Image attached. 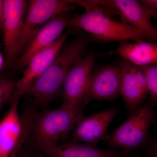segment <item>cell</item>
I'll list each match as a JSON object with an SVG mask.
<instances>
[{
	"label": "cell",
	"mask_w": 157,
	"mask_h": 157,
	"mask_svg": "<svg viewBox=\"0 0 157 157\" xmlns=\"http://www.w3.org/2000/svg\"><path fill=\"white\" fill-rule=\"evenodd\" d=\"M71 4L84 7L85 12L70 18L68 25L79 28L89 33L93 38L101 42L135 41L146 39L138 29L126 22L110 18L99 6L86 1H69Z\"/></svg>",
	"instance_id": "2"
},
{
	"label": "cell",
	"mask_w": 157,
	"mask_h": 157,
	"mask_svg": "<svg viewBox=\"0 0 157 157\" xmlns=\"http://www.w3.org/2000/svg\"><path fill=\"white\" fill-rule=\"evenodd\" d=\"M16 157H29L28 154L25 150L21 149Z\"/></svg>",
	"instance_id": "21"
},
{
	"label": "cell",
	"mask_w": 157,
	"mask_h": 157,
	"mask_svg": "<svg viewBox=\"0 0 157 157\" xmlns=\"http://www.w3.org/2000/svg\"><path fill=\"white\" fill-rule=\"evenodd\" d=\"M4 18V1L0 0V31L3 30Z\"/></svg>",
	"instance_id": "20"
},
{
	"label": "cell",
	"mask_w": 157,
	"mask_h": 157,
	"mask_svg": "<svg viewBox=\"0 0 157 157\" xmlns=\"http://www.w3.org/2000/svg\"><path fill=\"white\" fill-rule=\"evenodd\" d=\"M156 104L151 99L141 104L104 140L113 148H120L129 154L139 148L144 149L145 151L156 150V141L149 135L155 121L154 107Z\"/></svg>",
	"instance_id": "3"
},
{
	"label": "cell",
	"mask_w": 157,
	"mask_h": 157,
	"mask_svg": "<svg viewBox=\"0 0 157 157\" xmlns=\"http://www.w3.org/2000/svg\"><path fill=\"white\" fill-rule=\"evenodd\" d=\"M118 54L123 58L137 66L157 64V45L138 40L134 43L122 42L116 50L106 55Z\"/></svg>",
	"instance_id": "16"
},
{
	"label": "cell",
	"mask_w": 157,
	"mask_h": 157,
	"mask_svg": "<svg viewBox=\"0 0 157 157\" xmlns=\"http://www.w3.org/2000/svg\"><path fill=\"white\" fill-rule=\"evenodd\" d=\"M87 2L98 6L116 9L127 23L138 29L146 39L156 40V29L151 18L156 17V13L147 8L140 1L135 0H90Z\"/></svg>",
	"instance_id": "9"
},
{
	"label": "cell",
	"mask_w": 157,
	"mask_h": 157,
	"mask_svg": "<svg viewBox=\"0 0 157 157\" xmlns=\"http://www.w3.org/2000/svg\"><path fill=\"white\" fill-rule=\"evenodd\" d=\"M41 157H129L130 154L116 149H103L76 141L39 149Z\"/></svg>",
	"instance_id": "15"
},
{
	"label": "cell",
	"mask_w": 157,
	"mask_h": 157,
	"mask_svg": "<svg viewBox=\"0 0 157 157\" xmlns=\"http://www.w3.org/2000/svg\"><path fill=\"white\" fill-rule=\"evenodd\" d=\"M4 65V59L1 52H0V70L2 68L3 66Z\"/></svg>",
	"instance_id": "23"
},
{
	"label": "cell",
	"mask_w": 157,
	"mask_h": 157,
	"mask_svg": "<svg viewBox=\"0 0 157 157\" xmlns=\"http://www.w3.org/2000/svg\"><path fill=\"white\" fill-rule=\"evenodd\" d=\"M73 6L67 0L29 1L17 47V58L45 23L57 16L70 12L74 9Z\"/></svg>",
	"instance_id": "5"
},
{
	"label": "cell",
	"mask_w": 157,
	"mask_h": 157,
	"mask_svg": "<svg viewBox=\"0 0 157 157\" xmlns=\"http://www.w3.org/2000/svg\"><path fill=\"white\" fill-rule=\"evenodd\" d=\"M83 108L62 106L36 114L30 135L38 149L54 146L64 141L73 132Z\"/></svg>",
	"instance_id": "4"
},
{
	"label": "cell",
	"mask_w": 157,
	"mask_h": 157,
	"mask_svg": "<svg viewBox=\"0 0 157 157\" xmlns=\"http://www.w3.org/2000/svg\"><path fill=\"white\" fill-rule=\"evenodd\" d=\"M145 152L144 155L140 157H157L156 155H155L151 153L147 152Z\"/></svg>",
	"instance_id": "22"
},
{
	"label": "cell",
	"mask_w": 157,
	"mask_h": 157,
	"mask_svg": "<svg viewBox=\"0 0 157 157\" xmlns=\"http://www.w3.org/2000/svg\"><path fill=\"white\" fill-rule=\"evenodd\" d=\"M18 102H11L8 112L0 121V157H10L14 151H20L30 135L34 117L24 115L21 118Z\"/></svg>",
	"instance_id": "7"
},
{
	"label": "cell",
	"mask_w": 157,
	"mask_h": 157,
	"mask_svg": "<svg viewBox=\"0 0 157 157\" xmlns=\"http://www.w3.org/2000/svg\"><path fill=\"white\" fill-rule=\"evenodd\" d=\"M70 18L66 14L52 18L38 31L17 58L14 66L17 69L25 67L31 59L48 48L59 39Z\"/></svg>",
	"instance_id": "13"
},
{
	"label": "cell",
	"mask_w": 157,
	"mask_h": 157,
	"mask_svg": "<svg viewBox=\"0 0 157 157\" xmlns=\"http://www.w3.org/2000/svg\"><path fill=\"white\" fill-rule=\"evenodd\" d=\"M96 59L94 54L91 52L74 62L64 81L62 106L72 108H83L86 106L88 84Z\"/></svg>",
	"instance_id": "6"
},
{
	"label": "cell",
	"mask_w": 157,
	"mask_h": 157,
	"mask_svg": "<svg viewBox=\"0 0 157 157\" xmlns=\"http://www.w3.org/2000/svg\"><path fill=\"white\" fill-rule=\"evenodd\" d=\"M143 71L147 87L151 100L156 104L157 101V66L150 64L139 67Z\"/></svg>",
	"instance_id": "17"
},
{
	"label": "cell",
	"mask_w": 157,
	"mask_h": 157,
	"mask_svg": "<svg viewBox=\"0 0 157 157\" xmlns=\"http://www.w3.org/2000/svg\"><path fill=\"white\" fill-rule=\"evenodd\" d=\"M70 31V29H68L52 45L31 59L26 67V69L22 78L17 82L11 102L18 103L28 90L50 67L63 46Z\"/></svg>",
	"instance_id": "10"
},
{
	"label": "cell",
	"mask_w": 157,
	"mask_h": 157,
	"mask_svg": "<svg viewBox=\"0 0 157 157\" xmlns=\"http://www.w3.org/2000/svg\"><path fill=\"white\" fill-rule=\"evenodd\" d=\"M117 112L116 107H112L87 116H79L73 131V141L97 146L106 139L108 127Z\"/></svg>",
	"instance_id": "11"
},
{
	"label": "cell",
	"mask_w": 157,
	"mask_h": 157,
	"mask_svg": "<svg viewBox=\"0 0 157 157\" xmlns=\"http://www.w3.org/2000/svg\"><path fill=\"white\" fill-rule=\"evenodd\" d=\"M122 74L121 95L128 111L132 113L143 104L148 94L144 74L139 67L123 58L119 60Z\"/></svg>",
	"instance_id": "14"
},
{
	"label": "cell",
	"mask_w": 157,
	"mask_h": 157,
	"mask_svg": "<svg viewBox=\"0 0 157 157\" xmlns=\"http://www.w3.org/2000/svg\"><path fill=\"white\" fill-rule=\"evenodd\" d=\"M28 2L24 0L4 1L3 30L6 54L5 68L14 66L17 58L18 43L27 10Z\"/></svg>",
	"instance_id": "8"
},
{
	"label": "cell",
	"mask_w": 157,
	"mask_h": 157,
	"mask_svg": "<svg viewBox=\"0 0 157 157\" xmlns=\"http://www.w3.org/2000/svg\"><path fill=\"white\" fill-rule=\"evenodd\" d=\"M17 82L11 78L0 77V109L9 100H11Z\"/></svg>",
	"instance_id": "18"
},
{
	"label": "cell",
	"mask_w": 157,
	"mask_h": 157,
	"mask_svg": "<svg viewBox=\"0 0 157 157\" xmlns=\"http://www.w3.org/2000/svg\"><path fill=\"white\" fill-rule=\"evenodd\" d=\"M147 8L151 10L153 12L156 13L157 10V1L156 0H143L140 1Z\"/></svg>",
	"instance_id": "19"
},
{
	"label": "cell",
	"mask_w": 157,
	"mask_h": 157,
	"mask_svg": "<svg viewBox=\"0 0 157 157\" xmlns=\"http://www.w3.org/2000/svg\"><path fill=\"white\" fill-rule=\"evenodd\" d=\"M122 74L119 66H105L92 73L86 90L85 103L91 100H111L120 96Z\"/></svg>",
	"instance_id": "12"
},
{
	"label": "cell",
	"mask_w": 157,
	"mask_h": 157,
	"mask_svg": "<svg viewBox=\"0 0 157 157\" xmlns=\"http://www.w3.org/2000/svg\"><path fill=\"white\" fill-rule=\"evenodd\" d=\"M90 41L89 36H80L63 46L50 67L25 93L35 104H46L58 94L68 71L82 56Z\"/></svg>",
	"instance_id": "1"
}]
</instances>
